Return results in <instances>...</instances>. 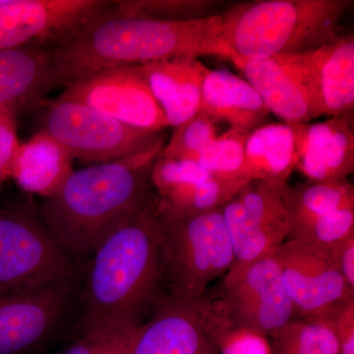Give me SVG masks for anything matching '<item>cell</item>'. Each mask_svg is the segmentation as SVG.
Wrapping results in <instances>:
<instances>
[{
  "mask_svg": "<svg viewBox=\"0 0 354 354\" xmlns=\"http://www.w3.org/2000/svg\"><path fill=\"white\" fill-rule=\"evenodd\" d=\"M55 88L66 87L99 70L174 58L234 55L223 39L221 14L189 22L127 17L106 11L48 46Z\"/></svg>",
  "mask_w": 354,
  "mask_h": 354,
  "instance_id": "cell-1",
  "label": "cell"
},
{
  "mask_svg": "<svg viewBox=\"0 0 354 354\" xmlns=\"http://www.w3.org/2000/svg\"><path fill=\"white\" fill-rule=\"evenodd\" d=\"M167 297L155 196L109 234L90 258L81 330L138 328Z\"/></svg>",
  "mask_w": 354,
  "mask_h": 354,
  "instance_id": "cell-2",
  "label": "cell"
},
{
  "mask_svg": "<svg viewBox=\"0 0 354 354\" xmlns=\"http://www.w3.org/2000/svg\"><path fill=\"white\" fill-rule=\"evenodd\" d=\"M164 142L136 155L73 171L39 214L76 263L90 259L109 234L155 199L151 172Z\"/></svg>",
  "mask_w": 354,
  "mask_h": 354,
  "instance_id": "cell-3",
  "label": "cell"
},
{
  "mask_svg": "<svg viewBox=\"0 0 354 354\" xmlns=\"http://www.w3.org/2000/svg\"><path fill=\"white\" fill-rule=\"evenodd\" d=\"M353 0H260L221 13L223 39L234 57L268 59L321 48L337 38Z\"/></svg>",
  "mask_w": 354,
  "mask_h": 354,
  "instance_id": "cell-4",
  "label": "cell"
},
{
  "mask_svg": "<svg viewBox=\"0 0 354 354\" xmlns=\"http://www.w3.org/2000/svg\"><path fill=\"white\" fill-rule=\"evenodd\" d=\"M77 263L58 243L28 200L0 209V295L75 288Z\"/></svg>",
  "mask_w": 354,
  "mask_h": 354,
  "instance_id": "cell-5",
  "label": "cell"
},
{
  "mask_svg": "<svg viewBox=\"0 0 354 354\" xmlns=\"http://www.w3.org/2000/svg\"><path fill=\"white\" fill-rule=\"evenodd\" d=\"M158 218L167 297L186 304L197 301L209 283L234 264L221 207L197 215Z\"/></svg>",
  "mask_w": 354,
  "mask_h": 354,
  "instance_id": "cell-6",
  "label": "cell"
},
{
  "mask_svg": "<svg viewBox=\"0 0 354 354\" xmlns=\"http://www.w3.org/2000/svg\"><path fill=\"white\" fill-rule=\"evenodd\" d=\"M201 301L212 335L244 330L268 337L295 319L274 255L230 268L218 295Z\"/></svg>",
  "mask_w": 354,
  "mask_h": 354,
  "instance_id": "cell-7",
  "label": "cell"
},
{
  "mask_svg": "<svg viewBox=\"0 0 354 354\" xmlns=\"http://www.w3.org/2000/svg\"><path fill=\"white\" fill-rule=\"evenodd\" d=\"M38 106H44L41 130L73 160L88 164L131 157L165 141L162 131H147L123 124L82 102L60 95Z\"/></svg>",
  "mask_w": 354,
  "mask_h": 354,
  "instance_id": "cell-8",
  "label": "cell"
},
{
  "mask_svg": "<svg viewBox=\"0 0 354 354\" xmlns=\"http://www.w3.org/2000/svg\"><path fill=\"white\" fill-rule=\"evenodd\" d=\"M290 298L295 319L332 322L354 290L337 269L329 251L310 242L288 239L274 254Z\"/></svg>",
  "mask_w": 354,
  "mask_h": 354,
  "instance_id": "cell-9",
  "label": "cell"
},
{
  "mask_svg": "<svg viewBox=\"0 0 354 354\" xmlns=\"http://www.w3.org/2000/svg\"><path fill=\"white\" fill-rule=\"evenodd\" d=\"M285 185L250 181L221 206L234 249L232 267L272 256L288 241L290 216Z\"/></svg>",
  "mask_w": 354,
  "mask_h": 354,
  "instance_id": "cell-10",
  "label": "cell"
},
{
  "mask_svg": "<svg viewBox=\"0 0 354 354\" xmlns=\"http://www.w3.org/2000/svg\"><path fill=\"white\" fill-rule=\"evenodd\" d=\"M60 97L82 102L139 129L162 131L167 127L140 65L99 70L69 84Z\"/></svg>",
  "mask_w": 354,
  "mask_h": 354,
  "instance_id": "cell-11",
  "label": "cell"
},
{
  "mask_svg": "<svg viewBox=\"0 0 354 354\" xmlns=\"http://www.w3.org/2000/svg\"><path fill=\"white\" fill-rule=\"evenodd\" d=\"M104 0H6L0 6V50L50 46L106 11Z\"/></svg>",
  "mask_w": 354,
  "mask_h": 354,
  "instance_id": "cell-12",
  "label": "cell"
},
{
  "mask_svg": "<svg viewBox=\"0 0 354 354\" xmlns=\"http://www.w3.org/2000/svg\"><path fill=\"white\" fill-rule=\"evenodd\" d=\"M283 58L306 86L320 115H353V34L341 32L317 50Z\"/></svg>",
  "mask_w": 354,
  "mask_h": 354,
  "instance_id": "cell-13",
  "label": "cell"
},
{
  "mask_svg": "<svg viewBox=\"0 0 354 354\" xmlns=\"http://www.w3.org/2000/svg\"><path fill=\"white\" fill-rule=\"evenodd\" d=\"M72 286L0 295V354H29L57 330Z\"/></svg>",
  "mask_w": 354,
  "mask_h": 354,
  "instance_id": "cell-14",
  "label": "cell"
},
{
  "mask_svg": "<svg viewBox=\"0 0 354 354\" xmlns=\"http://www.w3.org/2000/svg\"><path fill=\"white\" fill-rule=\"evenodd\" d=\"M131 354H220L201 300L167 297L137 330Z\"/></svg>",
  "mask_w": 354,
  "mask_h": 354,
  "instance_id": "cell-15",
  "label": "cell"
},
{
  "mask_svg": "<svg viewBox=\"0 0 354 354\" xmlns=\"http://www.w3.org/2000/svg\"><path fill=\"white\" fill-rule=\"evenodd\" d=\"M297 132L295 169L313 183L346 179L354 171L353 115L292 124Z\"/></svg>",
  "mask_w": 354,
  "mask_h": 354,
  "instance_id": "cell-16",
  "label": "cell"
},
{
  "mask_svg": "<svg viewBox=\"0 0 354 354\" xmlns=\"http://www.w3.org/2000/svg\"><path fill=\"white\" fill-rule=\"evenodd\" d=\"M232 62L243 72L265 106L288 124H304L319 118L318 109L297 71L283 57Z\"/></svg>",
  "mask_w": 354,
  "mask_h": 354,
  "instance_id": "cell-17",
  "label": "cell"
},
{
  "mask_svg": "<svg viewBox=\"0 0 354 354\" xmlns=\"http://www.w3.org/2000/svg\"><path fill=\"white\" fill-rule=\"evenodd\" d=\"M167 127H176L201 109L203 85L209 69L198 58H174L140 65Z\"/></svg>",
  "mask_w": 354,
  "mask_h": 354,
  "instance_id": "cell-18",
  "label": "cell"
},
{
  "mask_svg": "<svg viewBox=\"0 0 354 354\" xmlns=\"http://www.w3.org/2000/svg\"><path fill=\"white\" fill-rule=\"evenodd\" d=\"M55 88L46 46L29 44L0 50V109L38 106Z\"/></svg>",
  "mask_w": 354,
  "mask_h": 354,
  "instance_id": "cell-19",
  "label": "cell"
},
{
  "mask_svg": "<svg viewBox=\"0 0 354 354\" xmlns=\"http://www.w3.org/2000/svg\"><path fill=\"white\" fill-rule=\"evenodd\" d=\"M200 111L215 123L223 121L248 134L265 125L270 114L251 84L227 70H209Z\"/></svg>",
  "mask_w": 354,
  "mask_h": 354,
  "instance_id": "cell-20",
  "label": "cell"
},
{
  "mask_svg": "<svg viewBox=\"0 0 354 354\" xmlns=\"http://www.w3.org/2000/svg\"><path fill=\"white\" fill-rule=\"evenodd\" d=\"M73 158L48 133L39 130L20 143L11 176L25 192L51 196L73 171Z\"/></svg>",
  "mask_w": 354,
  "mask_h": 354,
  "instance_id": "cell-21",
  "label": "cell"
},
{
  "mask_svg": "<svg viewBox=\"0 0 354 354\" xmlns=\"http://www.w3.org/2000/svg\"><path fill=\"white\" fill-rule=\"evenodd\" d=\"M297 162V138L295 127L269 123L248 135L245 145V169L253 180L283 185Z\"/></svg>",
  "mask_w": 354,
  "mask_h": 354,
  "instance_id": "cell-22",
  "label": "cell"
},
{
  "mask_svg": "<svg viewBox=\"0 0 354 354\" xmlns=\"http://www.w3.org/2000/svg\"><path fill=\"white\" fill-rule=\"evenodd\" d=\"M283 195L290 216V232L337 209L354 207V188L346 179L307 181L295 185L286 183Z\"/></svg>",
  "mask_w": 354,
  "mask_h": 354,
  "instance_id": "cell-23",
  "label": "cell"
},
{
  "mask_svg": "<svg viewBox=\"0 0 354 354\" xmlns=\"http://www.w3.org/2000/svg\"><path fill=\"white\" fill-rule=\"evenodd\" d=\"M242 186L209 178L156 196V208L162 218L197 215L221 208Z\"/></svg>",
  "mask_w": 354,
  "mask_h": 354,
  "instance_id": "cell-24",
  "label": "cell"
},
{
  "mask_svg": "<svg viewBox=\"0 0 354 354\" xmlns=\"http://www.w3.org/2000/svg\"><path fill=\"white\" fill-rule=\"evenodd\" d=\"M272 354H339L332 323L293 319L269 335Z\"/></svg>",
  "mask_w": 354,
  "mask_h": 354,
  "instance_id": "cell-25",
  "label": "cell"
},
{
  "mask_svg": "<svg viewBox=\"0 0 354 354\" xmlns=\"http://www.w3.org/2000/svg\"><path fill=\"white\" fill-rule=\"evenodd\" d=\"M225 2L218 0H121L113 1L116 13L127 17L189 22L218 15Z\"/></svg>",
  "mask_w": 354,
  "mask_h": 354,
  "instance_id": "cell-26",
  "label": "cell"
},
{
  "mask_svg": "<svg viewBox=\"0 0 354 354\" xmlns=\"http://www.w3.org/2000/svg\"><path fill=\"white\" fill-rule=\"evenodd\" d=\"M248 133L230 128L205 150L200 165L213 178L244 186L249 183L245 169V145Z\"/></svg>",
  "mask_w": 354,
  "mask_h": 354,
  "instance_id": "cell-27",
  "label": "cell"
},
{
  "mask_svg": "<svg viewBox=\"0 0 354 354\" xmlns=\"http://www.w3.org/2000/svg\"><path fill=\"white\" fill-rule=\"evenodd\" d=\"M215 122L199 111L193 118L174 127L171 140L164 146L160 157L197 162L216 138Z\"/></svg>",
  "mask_w": 354,
  "mask_h": 354,
  "instance_id": "cell-28",
  "label": "cell"
},
{
  "mask_svg": "<svg viewBox=\"0 0 354 354\" xmlns=\"http://www.w3.org/2000/svg\"><path fill=\"white\" fill-rule=\"evenodd\" d=\"M138 328L102 327L81 330V337L58 354H131Z\"/></svg>",
  "mask_w": 354,
  "mask_h": 354,
  "instance_id": "cell-29",
  "label": "cell"
},
{
  "mask_svg": "<svg viewBox=\"0 0 354 354\" xmlns=\"http://www.w3.org/2000/svg\"><path fill=\"white\" fill-rule=\"evenodd\" d=\"M354 234V207L337 209L290 232L288 239H297L328 248Z\"/></svg>",
  "mask_w": 354,
  "mask_h": 354,
  "instance_id": "cell-30",
  "label": "cell"
},
{
  "mask_svg": "<svg viewBox=\"0 0 354 354\" xmlns=\"http://www.w3.org/2000/svg\"><path fill=\"white\" fill-rule=\"evenodd\" d=\"M213 178L208 172L193 160L165 158L158 156L151 172V181L156 196H164L171 191L204 183Z\"/></svg>",
  "mask_w": 354,
  "mask_h": 354,
  "instance_id": "cell-31",
  "label": "cell"
},
{
  "mask_svg": "<svg viewBox=\"0 0 354 354\" xmlns=\"http://www.w3.org/2000/svg\"><path fill=\"white\" fill-rule=\"evenodd\" d=\"M213 339L220 354H272L267 337L249 330H223Z\"/></svg>",
  "mask_w": 354,
  "mask_h": 354,
  "instance_id": "cell-32",
  "label": "cell"
},
{
  "mask_svg": "<svg viewBox=\"0 0 354 354\" xmlns=\"http://www.w3.org/2000/svg\"><path fill=\"white\" fill-rule=\"evenodd\" d=\"M17 109H0V185L11 176L14 158L19 148L17 134Z\"/></svg>",
  "mask_w": 354,
  "mask_h": 354,
  "instance_id": "cell-33",
  "label": "cell"
},
{
  "mask_svg": "<svg viewBox=\"0 0 354 354\" xmlns=\"http://www.w3.org/2000/svg\"><path fill=\"white\" fill-rule=\"evenodd\" d=\"M339 354H354V300L332 321Z\"/></svg>",
  "mask_w": 354,
  "mask_h": 354,
  "instance_id": "cell-34",
  "label": "cell"
},
{
  "mask_svg": "<svg viewBox=\"0 0 354 354\" xmlns=\"http://www.w3.org/2000/svg\"><path fill=\"white\" fill-rule=\"evenodd\" d=\"M326 249L349 288L354 290V234Z\"/></svg>",
  "mask_w": 354,
  "mask_h": 354,
  "instance_id": "cell-35",
  "label": "cell"
}]
</instances>
